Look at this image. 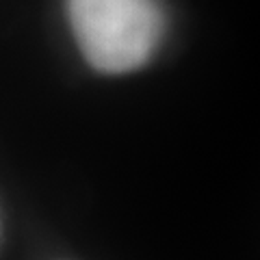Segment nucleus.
<instances>
[{"instance_id":"f257e3e1","label":"nucleus","mask_w":260,"mask_h":260,"mask_svg":"<svg viewBox=\"0 0 260 260\" xmlns=\"http://www.w3.org/2000/svg\"><path fill=\"white\" fill-rule=\"evenodd\" d=\"M65 15L83 59L107 76L148 65L167 32L162 0H65Z\"/></svg>"}]
</instances>
